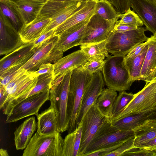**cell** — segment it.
<instances>
[{
    "mask_svg": "<svg viewBox=\"0 0 156 156\" xmlns=\"http://www.w3.org/2000/svg\"><path fill=\"white\" fill-rule=\"evenodd\" d=\"M92 74L82 66L73 69L70 77L67 108L69 122L68 133L76 129V118L85 89L90 82Z\"/></svg>",
    "mask_w": 156,
    "mask_h": 156,
    "instance_id": "6da1fadb",
    "label": "cell"
},
{
    "mask_svg": "<svg viewBox=\"0 0 156 156\" xmlns=\"http://www.w3.org/2000/svg\"><path fill=\"white\" fill-rule=\"evenodd\" d=\"M69 70L65 75L61 74L52 81L50 90V105L56 114L60 132L67 130L69 122L67 116V108L69 83L72 70Z\"/></svg>",
    "mask_w": 156,
    "mask_h": 156,
    "instance_id": "7a4b0ae2",
    "label": "cell"
},
{
    "mask_svg": "<svg viewBox=\"0 0 156 156\" xmlns=\"http://www.w3.org/2000/svg\"><path fill=\"white\" fill-rule=\"evenodd\" d=\"M125 56L110 55L101 71L108 88L119 92L129 90L133 83L125 65Z\"/></svg>",
    "mask_w": 156,
    "mask_h": 156,
    "instance_id": "3957f363",
    "label": "cell"
},
{
    "mask_svg": "<svg viewBox=\"0 0 156 156\" xmlns=\"http://www.w3.org/2000/svg\"><path fill=\"white\" fill-rule=\"evenodd\" d=\"M38 76L35 71L21 68L5 87V92H0V108L3 109L15 99L30 91L36 85Z\"/></svg>",
    "mask_w": 156,
    "mask_h": 156,
    "instance_id": "277c9868",
    "label": "cell"
},
{
    "mask_svg": "<svg viewBox=\"0 0 156 156\" xmlns=\"http://www.w3.org/2000/svg\"><path fill=\"white\" fill-rule=\"evenodd\" d=\"M64 139L60 132L40 135L37 132L24 151L23 156H63Z\"/></svg>",
    "mask_w": 156,
    "mask_h": 156,
    "instance_id": "5b68a950",
    "label": "cell"
},
{
    "mask_svg": "<svg viewBox=\"0 0 156 156\" xmlns=\"http://www.w3.org/2000/svg\"><path fill=\"white\" fill-rule=\"evenodd\" d=\"M146 28L137 29L123 32H112L107 40L106 47L109 53L114 55L126 56L137 45L147 41L145 32Z\"/></svg>",
    "mask_w": 156,
    "mask_h": 156,
    "instance_id": "8992f818",
    "label": "cell"
},
{
    "mask_svg": "<svg viewBox=\"0 0 156 156\" xmlns=\"http://www.w3.org/2000/svg\"><path fill=\"white\" fill-rule=\"evenodd\" d=\"M135 137L133 130L118 129L112 124L109 120L97 132L87 147L84 154L117 143L125 142Z\"/></svg>",
    "mask_w": 156,
    "mask_h": 156,
    "instance_id": "52a82bcc",
    "label": "cell"
},
{
    "mask_svg": "<svg viewBox=\"0 0 156 156\" xmlns=\"http://www.w3.org/2000/svg\"><path fill=\"white\" fill-rule=\"evenodd\" d=\"M156 110V80L146 82L136 96L115 120L124 116Z\"/></svg>",
    "mask_w": 156,
    "mask_h": 156,
    "instance_id": "ba28073f",
    "label": "cell"
},
{
    "mask_svg": "<svg viewBox=\"0 0 156 156\" xmlns=\"http://www.w3.org/2000/svg\"><path fill=\"white\" fill-rule=\"evenodd\" d=\"M39 46L33 43H24L20 47L5 55L0 61V78L11 79L15 72L32 56Z\"/></svg>",
    "mask_w": 156,
    "mask_h": 156,
    "instance_id": "9c48e42d",
    "label": "cell"
},
{
    "mask_svg": "<svg viewBox=\"0 0 156 156\" xmlns=\"http://www.w3.org/2000/svg\"><path fill=\"white\" fill-rule=\"evenodd\" d=\"M109 119L99 110L95 103L84 115L81 122L82 133L78 156H82L91 140L98 130Z\"/></svg>",
    "mask_w": 156,
    "mask_h": 156,
    "instance_id": "30bf717a",
    "label": "cell"
},
{
    "mask_svg": "<svg viewBox=\"0 0 156 156\" xmlns=\"http://www.w3.org/2000/svg\"><path fill=\"white\" fill-rule=\"evenodd\" d=\"M50 90L27 98L15 105L7 115L5 122H16L33 115L36 116L41 106L49 99Z\"/></svg>",
    "mask_w": 156,
    "mask_h": 156,
    "instance_id": "8fae6325",
    "label": "cell"
},
{
    "mask_svg": "<svg viewBox=\"0 0 156 156\" xmlns=\"http://www.w3.org/2000/svg\"><path fill=\"white\" fill-rule=\"evenodd\" d=\"M117 21L107 20L94 14L87 24L81 45L94 44L107 40L112 34Z\"/></svg>",
    "mask_w": 156,
    "mask_h": 156,
    "instance_id": "7c38bea8",
    "label": "cell"
},
{
    "mask_svg": "<svg viewBox=\"0 0 156 156\" xmlns=\"http://www.w3.org/2000/svg\"><path fill=\"white\" fill-rule=\"evenodd\" d=\"M90 18L81 22L58 35V38L52 53L63 55L64 52L69 49L80 45Z\"/></svg>",
    "mask_w": 156,
    "mask_h": 156,
    "instance_id": "4fadbf2b",
    "label": "cell"
},
{
    "mask_svg": "<svg viewBox=\"0 0 156 156\" xmlns=\"http://www.w3.org/2000/svg\"><path fill=\"white\" fill-rule=\"evenodd\" d=\"M105 81L101 72L93 74L92 78L83 94L80 110L75 123L76 128L92 105L96 103L98 97L104 89Z\"/></svg>",
    "mask_w": 156,
    "mask_h": 156,
    "instance_id": "5bb4252c",
    "label": "cell"
},
{
    "mask_svg": "<svg viewBox=\"0 0 156 156\" xmlns=\"http://www.w3.org/2000/svg\"><path fill=\"white\" fill-rule=\"evenodd\" d=\"M23 44L18 31L0 14V55L9 53Z\"/></svg>",
    "mask_w": 156,
    "mask_h": 156,
    "instance_id": "9a60e30c",
    "label": "cell"
},
{
    "mask_svg": "<svg viewBox=\"0 0 156 156\" xmlns=\"http://www.w3.org/2000/svg\"><path fill=\"white\" fill-rule=\"evenodd\" d=\"M131 7L141 19L147 30L156 31V0H131Z\"/></svg>",
    "mask_w": 156,
    "mask_h": 156,
    "instance_id": "2e32d148",
    "label": "cell"
},
{
    "mask_svg": "<svg viewBox=\"0 0 156 156\" xmlns=\"http://www.w3.org/2000/svg\"><path fill=\"white\" fill-rule=\"evenodd\" d=\"M58 38V35L49 38L38 48L31 58L21 68L28 71H36L44 63L50 54Z\"/></svg>",
    "mask_w": 156,
    "mask_h": 156,
    "instance_id": "e0dca14e",
    "label": "cell"
},
{
    "mask_svg": "<svg viewBox=\"0 0 156 156\" xmlns=\"http://www.w3.org/2000/svg\"><path fill=\"white\" fill-rule=\"evenodd\" d=\"M88 59V56L80 50L62 57L53 64L54 79L70 69L83 66Z\"/></svg>",
    "mask_w": 156,
    "mask_h": 156,
    "instance_id": "ac0fdd59",
    "label": "cell"
},
{
    "mask_svg": "<svg viewBox=\"0 0 156 156\" xmlns=\"http://www.w3.org/2000/svg\"><path fill=\"white\" fill-rule=\"evenodd\" d=\"M96 0H87L84 5L55 29L54 35H58L70 27L90 18L94 14Z\"/></svg>",
    "mask_w": 156,
    "mask_h": 156,
    "instance_id": "d6986e66",
    "label": "cell"
},
{
    "mask_svg": "<svg viewBox=\"0 0 156 156\" xmlns=\"http://www.w3.org/2000/svg\"><path fill=\"white\" fill-rule=\"evenodd\" d=\"M48 0H18L13 2L23 25L35 20Z\"/></svg>",
    "mask_w": 156,
    "mask_h": 156,
    "instance_id": "ffe728a7",
    "label": "cell"
},
{
    "mask_svg": "<svg viewBox=\"0 0 156 156\" xmlns=\"http://www.w3.org/2000/svg\"><path fill=\"white\" fill-rule=\"evenodd\" d=\"M37 128L34 117L26 119L14 132V141L17 150L25 149Z\"/></svg>",
    "mask_w": 156,
    "mask_h": 156,
    "instance_id": "44dd1931",
    "label": "cell"
},
{
    "mask_svg": "<svg viewBox=\"0 0 156 156\" xmlns=\"http://www.w3.org/2000/svg\"><path fill=\"white\" fill-rule=\"evenodd\" d=\"M37 116V132L39 135H48L60 132L55 112L52 105H50L48 108L38 114Z\"/></svg>",
    "mask_w": 156,
    "mask_h": 156,
    "instance_id": "7402d4cb",
    "label": "cell"
},
{
    "mask_svg": "<svg viewBox=\"0 0 156 156\" xmlns=\"http://www.w3.org/2000/svg\"><path fill=\"white\" fill-rule=\"evenodd\" d=\"M51 18H36L33 21L23 26L18 32L24 43H33L42 33L51 22Z\"/></svg>",
    "mask_w": 156,
    "mask_h": 156,
    "instance_id": "603a6c76",
    "label": "cell"
},
{
    "mask_svg": "<svg viewBox=\"0 0 156 156\" xmlns=\"http://www.w3.org/2000/svg\"><path fill=\"white\" fill-rule=\"evenodd\" d=\"M133 130L135 136L134 146L142 148L146 144L156 137V119L152 117Z\"/></svg>",
    "mask_w": 156,
    "mask_h": 156,
    "instance_id": "cb8c5ba5",
    "label": "cell"
},
{
    "mask_svg": "<svg viewBox=\"0 0 156 156\" xmlns=\"http://www.w3.org/2000/svg\"><path fill=\"white\" fill-rule=\"evenodd\" d=\"M148 47L142 68L139 80L149 82L156 69V37L152 35L148 39Z\"/></svg>",
    "mask_w": 156,
    "mask_h": 156,
    "instance_id": "d4e9b609",
    "label": "cell"
},
{
    "mask_svg": "<svg viewBox=\"0 0 156 156\" xmlns=\"http://www.w3.org/2000/svg\"><path fill=\"white\" fill-rule=\"evenodd\" d=\"M156 110L140 114L131 115L111 121L117 128L123 130H133L153 117Z\"/></svg>",
    "mask_w": 156,
    "mask_h": 156,
    "instance_id": "484cf974",
    "label": "cell"
},
{
    "mask_svg": "<svg viewBox=\"0 0 156 156\" xmlns=\"http://www.w3.org/2000/svg\"><path fill=\"white\" fill-rule=\"evenodd\" d=\"M87 0H76L73 3L58 12L51 18L50 22L42 34L55 29L69 17L81 9Z\"/></svg>",
    "mask_w": 156,
    "mask_h": 156,
    "instance_id": "4316f807",
    "label": "cell"
},
{
    "mask_svg": "<svg viewBox=\"0 0 156 156\" xmlns=\"http://www.w3.org/2000/svg\"><path fill=\"white\" fill-rule=\"evenodd\" d=\"M117 96V93L115 90L108 88H104L95 103L101 113L109 120L112 116L113 104Z\"/></svg>",
    "mask_w": 156,
    "mask_h": 156,
    "instance_id": "83f0119b",
    "label": "cell"
},
{
    "mask_svg": "<svg viewBox=\"0 0 156 156\" xmlns=\"http://www.w3.org/2000/svg\"><path fill=\"white\" fill-rule=\"evenodd\" d=\"M82 133L81 123L64 139L63 156H78Z\"/></svg>",
    "mask_w": 156,
    "mask_h": 156,
    "instance_id": "f1b7e54d",
    "label": "cell"
},
{
    "mask_svg": "<svg viewBox=\"0 0 156 156\" xmlns=\"http://www.w3.org/2000/svg\"><path fill=\"white\" fill-rule=\"evenodd\" d=\"M148 43L141 52L136 56L133 58H126L125 56L124 57L126 67L130 79L133 82L136 80H139L142 68L148 47Z\"/></svg>",
    "mask_w": 156,
    "mask_h": 156,
    "instance_id": "f546056e",
    "label": "cell"
},
{
    "mask_svg": "<svg viewBox=\"0 0 156 156\" xmlns=\"http://www.w3.org/2000/svg\"><path fill=\"white\" fill-rule=\"evenodd\" d=\"M0 12L19 32L23 23L13 2L0 0Z\"/></svg>",
    "mask_w": 156,
    "mask_h": 156,
    "instance_id": "4dcf8cb0",
    "label": "cell"
},
{
    "mask_svg": "<svg viewBox=\"0 0 156 156\" xmlns=\"http://www.w3.org/2000/svg\"><path fill=\"white\" fill-rule=\"evenodd\" d=\"M76 0L56 1L48 0L37 18H51L58 12L70 5Z\"/></svg>",
    "mask_w": 156,
    "mask_h": 156,
    "instance_id": "1f68e13d",
    "label": "cell"
},
{
    "mask_svg": "<svg viewBox=\"0 0 156 156\" xmlns=\"http://www.w3.org/2000/svg\"><path fill=\"white\" fill-rule=\"evenodd\" d=\"M107 40L103 41L87 44L80 45V50L88 57L89 59L97 58L104 59L110 55L106 47Z\"/></svg>",
    "mask_w": 156,
    "mask_h": 156,
    "instance_id": "d6a6232c",
    "label": "cell"
},
{
    "mask_svg": "<svg viewBox=\"0 0 156 156\" xmlns=\"http://www.w3.org/2000/svg\"><path fill=\"white\" fill-rule=\"evenodd\" d=\"M94 14L108 21H117L122 14H118L112 5L106 0L97 1Z\"/></svg>",
    "mask_w": 156,
    "mask_h": 156,
    "instance_id": "836d02e7",
    "label": "cell"
},
{
    "mask_svg": "<svg viewBox=\"0 0 156 156\" xmlns=\"http://www.w3.org/2000/svg\"><path fill=\"white\" fill-rule=\"evenodd\" d=\"M136 96V94L127 93L125 91L120 92L113 104L112 116L110 120H114Z\"/></svg>",
    "mask_w": 156,
    "mask_h": 156,
    "instance_id": "e575fe53",
    "label": "cell"
},
{
    "mask_svg": "<svg viewBox=\"0 0 156 156\" xmlns=\"http://www.w3.org/2000/svg\"><path fill=\"white\" fill-rule=\"evenodd\" d=\"M54 78L52 74H45L38 76L37 82L30 91L23 95V99L33 95L50 90Z\"/></svg>",
    "mask_w": 156,
    "mask_h": 156,
    "instance_id": "d590c367",
    "label": "cell"
},
{
    "mask_svg": "<svg viewBox=\"0 0 156 156\" xmlns=\"http://www.w3.org/2000/svg\"><path fill=\"white\" fill-rule=\"evenodd\" d=\"M120 20H117L116 23L118 24H126L135 27H141L144 24L141 19L137 14L130 9L126 12L122 14Z\"/></svg>",
    "mask_w": 156,
    "mask_h": 156,
    "instance_id": "8d00e7d4",
    "label": "cell"
},
{
    "mask_svg": "<svg viewBox=\"0 0 156 156\" xmlns=\"http://www.w3.org/2000/svg\"><path fill=\"white\" fill-rule=\"evenodd\" d=\"M105 62V60L102 58H89L82 66L91 73L101 72Z\"/></svg>",
    "mask_w": 156,
    "mask_h": 156,
    "instance_id": "74e56055",
    "label": "cell"
},
{
    "mask_svg": "<svg viewBox=\"0 0 156 156\" xmlns=\"http://www.w3.org/2000/svg\"><path fill=\"white\" fill-rule=\"evenodd\" d=\"M110 3L117 12L122 14L131 7V0H106Z\"/></svg>",
    "mask_w": 156,
    "mask_h": 156,
    "instance_id": "f35d334b",
    "label": "cell"
},
{
    "mask_svg": "<svg viewBox=\"0 0 156 156\" xmlns=\"http://www.w3.org/2000/svg\"><path fill=\"white\" fill-rule=\"evenodd\" d=\"M154 156V150L133 147L124 152L121 156Z\"/></svg>",
    "mask_w": 156,
    "mask_h": 156,
    "instance_id": "ab89813d",
    "label": "cell"
},
{
    "mask_svg": "<svg viewBox=\"0 0 156 156\" xmlns=\"http://www.w3.org/2000/svg\"><path fill=\"white\" fill-rule=\"evenodd\" d=\"M124 142L117 143L92 152L84 154L82 156H106L107 154L116 149Z\"/></svg>",
    "mask_w": 156,
    "mask_h": 156,
    "instance_id": "60d3db41",
    "label": "cell"
},
{
    "mask_svg": "<svg viewBox=\"0 0 156 156\" xmlns=\"http://www.w3.org/2000/svg\"><path fill=\"white\" fill-rule=\"evenodd\" d=\"M134 139H131L124 143L116 149L107 154L106 156H121L124 152L134 147L133 145Z\"/></svg>",
    "mask_w": 156,
    "mask_h": 156,
    "instance_id": "b9f144b4",
    "label": "cell"
},
{
    "mask_svg": "<svg viewBox=\"0 0 156 156\" xmlns=\"http://www.w3.org/2000/svg\"><path fill=\"white\" fill-rule=\"evenodd\" d=\"M54 71V66L53 64L48 63H44L41 65L38 69L35 71L37 76L45 74H52Z\"/></svg>",
    "mask_w": 156,
    "mask_h": 156,
    "instance_id": "7bdbcfd3",
    "label": "cell"
},
{
    "mask_svg": "<svg viewBox=\"0 0 156 156\" xmlns=\"http://www.w3.org/2000/svg\"><path fill=\"white\" fill-rule=\"evenodd\" d=\"M55 29L51 30L42 34L33 43L35 47L39 46L46 40L54 35Z\"/></svg>",
    "mask_w": 156,
    "mask_h": 156,
    "instance_id": "ee69618b",
    "label": "cell"
},
{
    "mask_svg": "<svg viewBox=\"0 0 156 156\" xmlns=\"http://www.w3.org/2000/svg\"><path fill=\"white\" fill-rule=\"evenodd\" d=\"M148 40L137 45L125 56L128 58H134L138 55L142 51L145 46L148 43Z\"/></svg>",
    "mask_w": 156,
    "mask_h": 156,
    "instance_id": "f6af8a7d",
    "label": "cell"
},
{
    "mask_svg": "<svg viewBox=\"0 0 156 156\" xmlns=\"http://www.w3.org/2000/svg\"><path fill=\"white\" fill-rule=\"evenodd\" d=\"M137 27L126 24H118L115 23L112 32H123L131 30L136 29Z\"/></svg>",
    "mask_w": 156,
    "mask_h": 156,
    "instance_id": "bcb514c9",
    "label": "cell"
},
{
    "mask_svg": "<svg viewBox=\"0 0 156 156\" xmlns=\"http://www.w3.org/2000/svg\"><path fill=\"white\" fill-rule=\"evenodd\" d=\"M141 148L149 150H156V137L146 144Z\"/></svg>",
    "mask_w": 156,
    "mask_h": 156,
    "instance_id": "7dc6e473",
    "label": "cell"
},
{
    "mask_svg": "<svg viewBox=\"0 0 156 156\" xmlns=\"http://www.w3.org/2000/svg\"><path fill=\"white\" fill-rule=\"evenodd\" d=\"M7 150L2 148L0 150V156H9Z\"/></svg>",
    "mask_w": 156,
    "mask_h": 156,
    "instance_id": "c3c4849f",
    "label": "cell"
},
{
    "mask_svg": "<svg viewBox=\"0 0 156 156\" xmlns=\"http://www.w3.org/2000/svg\"><path fill=\"white\" fill-rule=\"evenodd\" d=\"M153 80H156V69L151 77L149 82Z\"/></svg>",
    "mask_w": 156,
    "mask_h": 156,
    "instance_id": "681fc988",
    "label": "cell"
},
{
    "mask_svg": "<svg viewBox=\"0 0 156 156\" xmlns=\"http://www.w3.org/2000/svg\"><path fill=\"white\" fill-rule=\"evenodd\" d=\"M49 1H71L73 0H48Z\"/></svg>",
    "mask_w": 156,
    "mask_h": 156,
    "instance_id": "f907efd6",
    "label": "cell"
},
{
    "mask_svg": "<svg viewBox=\"0 0 156 156\" xmlns=\"http://www.w3.org/2000/svg\"><path fill=\"white\" fill-rule=\"evenodd\" d=\"M7 0V1H8L13 2H15L18 0Z\"/></svg>",
    "mask_w": 156,
    "mask_h": 156,
    "instance_id": "816d5d0a",
    "label": "cell"
},
{
    "mask_svg": "<svg viewBox=\"0 0 156 156\" xmlns=\"http://www.w3.org/2000/svg\"><path fill=\"white\" fill-rule=\"evenodd\" d=\"M154 156H156V150H154Z\"/></svg>",
    "mask_w": 156,
    "mask_h": 156,
    "instance_id": "f5cc1de1",
    "label": "cell"
},
{
    "mask_svg": "<svg viewBox=\"0 0 156 156\" xmlns=\"http://www.w3.org/2000/svg\"><path fill=\"white\" fill-rule=\"evenodd\" d=\"M153 118L156 119V113L155 115L153 116Z\"/></svg>",
    "mask_w": 156,
    "mask_h": 156,
    "instance_id": "db71d44e",
    "label": "cell"
},
{
    "mask_svg": "<svg viewBox=\"0 0 156 156\" xmlns=\"http://www.w3.org/2000/svg\"><path fill=\"white\" fill-rule=\"evenodd\" d=\"M153 35L156 37V31Z\"/></svg>",
    "mask_w": 156,
    "mask_h": 156,
    "instance_id": "11a10c76",
    "label": "cell"
},
{
    "mask_svg": "<svg viewBox=\"0 0 156 156\" xmlns=\"http://www.w3.org/2000/svg\"><path fill=\"white\" fill-rule=\"evenodd\" d=\"M96 0V1H98L100 0Z\"/></svg>",
    "mask_w": 156,
    "mask_h": 156,
    "instance_id": "9f6ffc18",
    "label": "cell"
}]
</instances>
